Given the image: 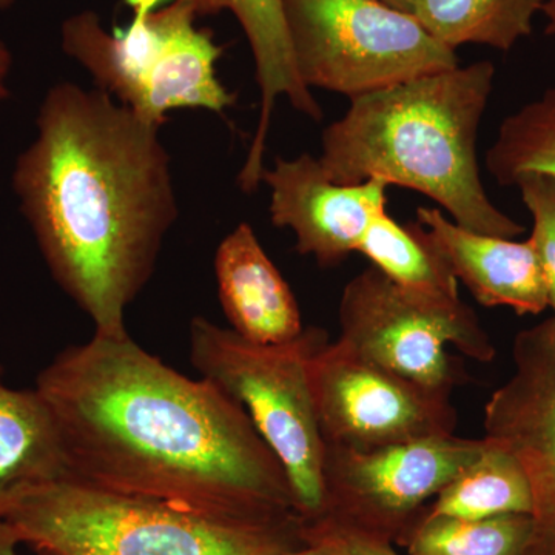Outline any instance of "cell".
I'll return each instance as SVG.
<instances>
[{
  "label": "cell",
  "instance_id": "6da1fadb",
  "mask_svg": "<svg viewBox=\"0 0 555 555\" xmlns=\"http://www.w3.org/2000/svg\"><path fill=\"white\" fill-rule=\"evenodd\" d=\"M35 387L56 416L68 477L206 516L297 514L286 470L238 401L130 335L68 346Z\"/></svg>",
  "mask_w": 555,
  "mask_h": 555
},
{
  "label": "cell",
  "instance_id": "7a4b0ae2",
  "mask_svg": "<svg viewBox=\"0 0 555 555\" xmlns=\"http://www.w3.org/2000/svg\"><path fill=\"white\" fill-rule=\"evenodd\" d=\"M13 189L57 286L94 324L129 335L126 310L147 286L178 218L160 127L100 89L51 87Z\"/></svg>",
  "mask_w": 555,
  "mask_h": 555
},
{
  "label": "cell",
  "instance_id": "3957f363",
  "mask_svg": "<svg viewBox=\"0 0 555 555\" xmlns=\"http://www.w3.org/2000/svg\"><path fill=\"white\" fill-rule=\"evenodd\" d=\"M494 79V64L478 61L353 98L323 131L321 169L337 184L379 179L415 190L470 232L517 238L524 225L489 199L478 166Z\"/></svg>",
  "mask_w": 555,
  "mask_h": 555
},
{
  "label": "cell",
  "instance_id": "277c9868",
  "mask_svg": "<svg viewBox=\"0 0 555 555\" xmlns=\"http://www.w3.org/2000/svg\"><path fill=\"white\" fill-rule=\"evenodd\" d=\"M0 524L38 555H288L306 545L297 514L206 516L68 476L0 495Z\"/></svg>",
  "mask_w": 555,
  "mask_h": 555
},
{
  "label": "cell",
  "instance_id": "5b68a950",
  "mask_svg": "<svg viewBox=\"0 0 555 555\" xmlns=\"http://www.w3.org/2000/svg\"><path fill=\"white\" fill-rule=\"evenodd\" d=\"M126 2V28L108 31L91 10L68 17L61 27L64 53L90 73L96 89L156 126L181 108L224 116L236 102L217 75L224 47L211 30L196 27L195 0Z\"/></svg>",
  "mask_w": 555,
  "mask_h": 555
},
{
  "label": "cell",
  "instance_id": "8992f818",
  "mask_svg": "<svg viewBox=\"0 0 555 555\" xmlns=\"http://www.w3.org/2000/svg\"><path fill=\"white\" fill-rule=\"evenodd\" d=\"M328 343L309 327L283 345H257L203 317L190 324V361L201 378L238 401L286 470L305 525L324 517V438L318 425L310 361Z\"/></svg>",
  "mask_w": 555,
  "mask_h": 555
},
{
  "label": "cell",
  "instance_id": "52a82bcc",
  "mask_svg": "<svg viewBox=\"0 0 555 555\" xmlns=\"http://www.w3.org/2000/svg\"><path fill=\"white\" fill-rule=\"evenodd\" d=\"M299 78L349 100L459 67L412 14L379 0H281Z\"/></svg>",
  "mask_w": 555,
  "mask_h": 555
},
{
  "label": "cell",
  "instance_id": "ba28073f",
  "mask_svg": "<svg viewBox=\"0 0 555 555\" xmlns=\"http://www.w3.org/2000/svg\"><path fill=\"white\" fill-rule=\"evenodd\" d=\"M338 341L377 366L437 392L463 382L451 353L491 363L496 350L477 313L465 302L441 308L401 291L371 266L346 284L339 301Z\"/></svg>",
  "mask_w": 555,
  "mask_h": 555
},
{
  "label": "cell",
  "instance_id": "9c48e42d",
  "mask_svg": "<svg viewBox=\"0 0 555 555\" xmlns=\"http://www.w3.org/2000/svg\"><path fill=\"white\" fill-rule=\"evenodd\" d=\"M483 448L485 438L455 434L367 451L326 444V511L317 524L401 546L438 492Z\"/></svg>",
  "mask_w": 555,
  "mask_h": 555
},
{
  "label": "cell",
  "instance_id": "30bf717a",
  "mask_svg": "<svg viewBox=\"0 0 555 555\" xmlns=\"http://www.w3.org/2000/svg\"><path fill=\"white\" fill-rule=\"evenodd\" d=\"M309 375L326 444L367 451L455 434L449 393L386 371L338 339L318 350Z\"/></svg>",
  "mask_w": 555,
  "mask_h": 555
},
{
  "label": "cell",
  "instance_id": "8fae6325",
  "mask_svg": "<svg viewBox=\"0 0 555 555\" xmlns=\"http://www.w3.org/2000/svg\"><path fill=\"white\" fill-rule=\"evenodd\" d=\"M514 374L483 412L486 438L528 478L532 532L526 555H555V317L517 334Z\"/></svg>",
  "mask_w": 555,
  "mask_h": 555
},
{
  "label": "cell",
  "instance_id": "7c38bea8",
  "mask_svg": "<svg viewBox=\"0 0 555 555\" xmlns=\"http://www.w3.org/2000/svg\"><path fill=\"white\" fill-rule=\"evenodd\" d=\"M262 182L270 189L272 224L291 229L298 254L315 258L321 268H335L358 251L372 222L387 211L386 182L337 184L309 153L276 158Z\"/></svg>",
  "mask_w": 555,
  "mask_h": 555
},
{
  "label": "cell",
  "instance_id": "4fadbf2b",
  "mask_svg": "<svg viewBox=\"0 0 555 555\" xmlns=\"http://www.w3.org/2000/svg\"><path fill=\"white\" fill-rule=\"evenodd\" d=\"M416 222L478 305L507 308L517 315H540L550 308L545 275L531 241L470 232L437 207L416 208Z\"/></svg>",
  "mask_w": 555,
  "mask_h": 555
},
{
  "label": "cell",
  "instance_id": "5bb4252c",
  "mask_svg": "<svg viewBox=\"0 0 555 555\" xmlns=\"http://www.w3.org/2000/svg\"><path fill=\"white\" fill-rule=\"evenodd\" d=\"M215 275L222 310L240 337L257 345H283L305 331L294 292L247 222L219 244Z\"/></svg>",
  "mask_w": 555,
  "mask_h": 555
},
{
  "label": "cell",
  "instance_id": "9a60e30c",
  "mask_svg": "<svg viewBox=\"0 0 555 555\" xmlns=\"http://www.w3.org/2000/svg\"><path fill=\"white\" fill-rule=\"evenodd\" d=\"M195 3L199 17L230 11L238 20L254 54L261 105L257 131L238 177L241 190L254 193L264 175L266 141L278 98L286 96L292 107L313 120L323 119V109L299 78L281 0H195Z\"/></svg>",
  "mask_w": 555,
  "mask_h": 555
},
{
  "label": "cell",
  "instance_id": "2e32d148",
  "mask_svg": "<svg viewBox=\"0 0 555 555\" xmlns=\"http://www.w3.org/2000/svg\"><path fill=\"white\" fill-rule=\"evenodd\" d=\"M69 474L56 416L35 389H11L0 367V495Z\"/></svg>",
  "mask_w": 555,
  "mask_h": 555
},
{
  "label": "cell",
  "instance_id": "e0dca14e",
  "mask_svg": "<svg viewBox=\"0 0 555 555\" xmlns=\"http://www.w3.org/2000/svg\"><path fill=\"white\" fill-rule=\"evenodd\" d=\"M358 251L396 286L427 305H460L459 281L430 246L418 222L401 225L387 211L379 215Z\"/></svg>",
  "mask_w": 555,
  "mask_h": 555
},
{
  "label": "cell",
  "instance_id": "ac0fdd59",
  "mask_svg": "<svg viewBox=\"0 0 555 555\" xmlns=\"http://www.w3.org/2000/svg\"><path fill=\"white\" fill-rule=\"evenodd\" d=\"M483 438V451L438 492L425 516L469 520L506 514L531 516V488L524 469L509 452Z\"/></svg>",
  "mask_w": 555,
  "mask_h": 555
},
{
  "label": "cell",
  "instance_id": "d6986e66",
  "mask_svg": "<svg viewBox=\"0 0 555 555\" xmlns=\"http://www.w3.org/2000/svg\"><path fill=\"white\" fill-rule=\"evenodd\" d=\"M543 0H418L414 17L438 42L509 51L532 35Z\"/></svg>",
  "mask_w": 555,
  "mask_h": 555
},
{
  "label": "cell",
  "instance_id": "ffe728a7",
  "mask_svg": "<svg viewBox=\"0 0 555 555\" xmlns=\"http://www.w3.org/2000/svg\"><path fill=\"white\" fill-rule=\"evenodd\" d=\"M486 169L502 188H513L526 173L555 178V82L503 119L486 153Z\"/></svg>",
  "mask_w": 555,
  "mask_h": 555
},
{
  "label": "cell",
  "instance_id": "44dd1931",
  "mask_svg": "<svg viewBox=\"0 0 555 555\" xmlns=\"http://www.w3.org/2000/svg\"><path fill=\"white\" fill-rule=\"evenodd\" d=\"M532 521L526 514L489 518H420L404 540L406 555H526Z\"/></svg>",
  "mask_w": 555,
  "mask_h": 555
},
{
  "label": "cell",
  "instance_id": "7402d4cb",
  "mask_svg": "<svg viewBox=\"0 0 555 555\" xmlns=\"http://www.w3.org/2000/svg\"><path fill=\"white\" fill-rule=\"evenodd\" d=\"M513 188L532 217L529 236L545 275L550 308L555 317V178L545 173H526L516 179Z\"/></svg>",
  "mask_w": 555,
  "mask_h": 555
},
{
  "label": "cell",
  "instance_id": "603a6c76",
  "mask_svg": "<svg viewBox=\"0 0 555 555\" xmlns=\"http://www.w3.org/2000/svg\"><path fill=\"white\" fill-rule=\"evenodd\" d=\"M305 542L323 555H401L392 543L327 524L305 525Z\"/></svg>",
  "mask_w": 555,
  "mask_h": 555
},
{
  "label": "cell",
  "instance_id": "cb8c5ba5",
  "mask_svg": "<svg viewBox=\"0 0 555 555\" xmlns=\"http://www.w3.org/2000/svg\"><path fill=\"white\" fill-rule=\"evenodd\" d=\"M13 68V54L0 38V102L10 100L11 91L9 87V79Z\"/></svg>",
  "mask_w": 555,
  "mask_h": 555
},
{
  "label": "cell",
  "instance_id": "d4e9b609",
  "mask_svg": "<svg viewBox=\"0 0 555 555\" xmlns=\"http://www.w3.org/2000/svg\"><path fill=\"white\" fill-rule=\"evenodd\" d=\"M20 543L11 535L9 529L0 524V555H22Z\"/></svg>",
  "mask_w": 555,
  "mask_h": 555
},
{
  "label": "cell",
  "instance_id": "484cf974",
  "mask_svg": "<svg viewBox=\"0 0 555 555\" xmlns=\"http://www.w3.org/2000/svg\"><path fill=\"white\" fill-rule=\"evenodd\" d=\"M540 14H543L546 20V35L555 36V0H543L542 11Z\"/></svg>",
  "mask_w": 555,
  "mask_h": 555
},
{
  "label": "cell",
  "instance_id": "4316f807",
  "mask_svg": "<svg viewBox=\"0 0 555 555\" xmlns=\"http://www.w3.org/2000/svg\"><path fill=\"white\" fill-rule=\"evenodd\" d=\"M379 2L386 3L390 9L403 11V13L414 16L416 2H418V0H379Z\"/></svg>",
  "mask_w": 555,
  "mask_h": 555
},
{
  "label": "cell",
  "instance_id": "83f0119b",
  "mask_svg": "<svg viewBox=\"0 0 555 555\" xmlns=\"http://www.w3.org/2000/svg\"><path fill=\"white\" fill-rule=\"evenodd\" d=\"M288 555H323L320 553V551L317 550V547L308 545L306 543L305 546L299 547V550L295 551V553L288 554Z\"/></svg>",
  "mask_w": 555,
  "mask_h": 555
},
{
  "label": "cell",
  "instance_id": "f1b7e54d",
  "mask_svg": "<svg viewBox=\"0 0 555 555\" xmlns=\"http://www.w3.org/2000/svg\"><path fill=\"white\" fill-rule=\"evenodd\" d=\"M14 0H0V10L9 9L11 3H13Z\"/></svg>",
  "mask_w": 555,
  "mask_h": 555
}]
</instances>
